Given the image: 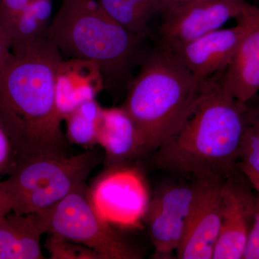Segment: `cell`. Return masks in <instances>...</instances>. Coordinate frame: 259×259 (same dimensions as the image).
Wrapping results in <instances>:
<instances>
[{
  "mask_svg": "<svg viewBox=\"0 0 259 259\" xmlns=\"http://www.w3.org/2000/svg\"><path fill=\"white\" fill-rule=\"evenodd\" d=\"M63 58L47 36L0 61V124L16 161L33 154L68 156L55 103L56 71Z\"/></svg>",
  "mask_w": 259,
  "mask_h": 259,
  "instance_id": "obj_1",
  "label": "cell"
},
{
  "mask_svg": "<svg viewBox=\"0 0 259 259\" xmlns=\"http://www.w3.org/2000/svg\"><path fill=\"white\" fill-rule=\"evenodd\" d=\"M222 72L204 83L198 105L178 131L155 150V168L226 179L239 159L248 104L237 101L221 84Z\"/></svg>",
  "mask_w": 259,
  "mask_h": 259,
  "instance_id": "obj_2",
  "label": "cell"
},
{
  "mask_svg": "<svg viewBox=\"0 0 259 259\" xmlns=\"http://www.w3.org/2000/svg\"><path fill=\"white\" fill-rule=\"evenodd\" d=\"M46 36L66 59L92 61L98 66L105 89L127 92L134 71L148 55V39L121 26L97 0H61Z\"/></svg>",
  "mask_w": 259,
  "mask_h": 259,
  "instance_id": "obj_3",
  "label": "cell"
},
{
  "mask_svg": "<svg viewBox=\"0 0 259 259\" xmlns=\"http://www.w3.org/2000/svg\"><path fill=\"white\" fill-rule=\"evenodd\" d=\"M199 81L171 51L155 45L130 83L122 108L137 130L146 153L176 134L198 105Z\"/></svg>",
  "mask_w": 259,
  "mask_h": 259,
  "instance_id": "obj_4",
  "label": "cell"
},
{
  "mask_svg": "<svg viewBox=\"0 0 259 259\" xmlns=\"http://www.w3.org/2000/svg\"><path fill=\"white\" fill-rule=\"evenodd\" d=\"M100 161V153L92 148L71 156L30 155L17 159L0 187L10 197L13 212H42L85 183Z\"/></svg>",
  "mask_w": 259,
  "mask_h": 259,
  "instance_id": "obj_5",
  "label": "cell"
},
{
  "mask_svg": "<svg viewBox=\"0 0 259 259\" xmlns=\"http://www.w3.org/2000/svg\"><path fill=\"white\" fill-rule=\"evenodd\" d=\"M36 214L44 233L88 247L101 259L140 258L115 228L97 214L85 183L51 208Z\"/></svg>",
  "mask_w": 259,
  "mask_h": 259,
  "instance_id": "obj_6",
  "label": "cell"
},
{
  "mask_svg": "<svg viewBox=\"0 0 259 259\" xmlns=\"http://www.w3.org/2000/svg\"><path fill=\"white\" fill-rule=\"evenodd\" d=\"M94 209L105 222L125 229L144 222L151 199L144 177L137 170L110 167L89 189Z\"/></svg>",
  "mask_w": 259,
  "mask_h": 259,
  "instance_id": "obj_7",
  "label": "cell"
},
{
  "mask_svg": "<svg viewBox=\"0 0 259 259\" xmlns=\"http://www.w3.org/2000/svg\"><path fill=\"white\" fill-rule=\"evenodd\" d=\"M246 0H190L162 10L156 45L172 51L218 30L241 14Z\"/></svg>",
  "mask_w": 259,
  "mask_h": 259,
  "instance_id": "obj_8",
  "label": "cell"
},
{
  "mask_svg": "<svg viewBox=\"0 0 259 259\" xmlns=\"http://www.w3.org/2000/svg\"><path fill=\"white\" fill-rule=\"evenodd\" d=\"M225 179L195 178L197 198L180 248V259H211L222 222V188Z\"/></svg>",
  "mask_w": 259,
  "mask_h": 259,
  "instance_id": "obj_9",
  "label": "cell"
},
{
  "mask_svg": "<svg viewBox=\"0 0 259 259\" xmlns=\"http://www.w3.org/2000/svg\"><path fill=\"white\" fill-rule=\"evenodd\" d=\"M248 30L246 23L237 21L236 26L218 29L169 51L202 82L226 69Z\"/></svg>",
  "mask_w": 259,
  "mask_h": 259,
  "instance_id": "obj_10",
  "label": "cell"
},
{
  "mask_svg": "<svg viewBox=\"0 0 259 259\" xmlns=\"http://www.w3.org/2000/svg\"><path fill=\"white\" fill-rule=\"evenodd\" d=\"M244 186L225 179L222 188V222L213 259H241L258 204Z\"/></svg>",
  "mask_w": 259,
  "mask_h": 259,
  "instance_id": "obj_11",
  "label": "cell"
},
{
  "mask_svg": "<svg viewBox=\"0 0 259 259\" xmlns=\"http://www.w3.org/2000/svg\"><path fill=\"white\" fill-rule=\"evenodd\" d=\"M105 89L97 65L79 59H63L56 71L55 103L63 120L84 102L95 100Z\"/></svg>",
  "mask_w": 259,
  "mask_h": 259,
  "instance_id": "obj_12",
  "label": "cell"
},
{
  "mask_svg": "<svg viewBox=\"0 0 259 259\" xmlns=\"http://www.w3.org/2000/svg\"><path fill=\"white\" fill-rule=\"evenodd\" d=\"M236 20L246 23L248 30L221 74V84L237 101L247 105L259 92V26L241 16Z\"/></svg>",
  "mask_w": 259,
  "mask_h": 259,
  "instance_id": "obj_13",
  "label": "cell"
},
{
  "mask_svg": "<svg viewBox=\"0 0 259 259\" xmlns=\"http://www.w3.org/2000/svg\"><path fill=\"white\" fill-rule=\"evenodd\" d=\"M97 144L105 151L109 168L146 153L134 122L122 107L103 108Z\"/></svg>",
  "mask_w": 259,
  "mask_h": 259,
  "instance_id": "obj_14",
  "label": "cell"
},
{
  "mask_svg": "<svg viewBox=\"0 0 259 259\" xmlns=\"http://www.w3.org/2000/svg\"><path fill=\"white\" fill-rule=\"evenodd\" d=\"M42 234L36 213H8L0 218V259L44 258Z\"/></svg>",
  "mask_w": 259,
  "mask_h": 259,
  "instance_id": "obj_15",
  "label": "cell"
},
{
  "mask_svg": "<svg viewBox=\"0 0 259 259\" xmlns=\"http://www.w3.org/2000/svg\"><path fill=\"white\" fill-rule=\"evenodd\" d=\"M52 11L51 0H30L28 6L7 32L11 51L23 49L45 36Z\"/></svg>",
  "mask_w": 259,
  "mask_h": 259,
  "instance_id": "obj_16",
  "label": "cell"
},
{
  "mask_svg": "<svg viewBox=\"0 0 259 259\" xmlns=\"http://www.w3.org/2000/svg\"><path fill=\"white\" fill-rule=\"evenodd\" d=\"M156 255L168 256L180 248L187 228V221L148 205L144 221Z\"/></svg>",
  "mask_w": 259,
  "mask_h": 259,
  "instance_id": "obj_17",
  "label": "cell"
},
{
  "mask_svg": "<svg viewBox=\"0 0 259 259\" xmlns=\"http://www.w3.org/2000/svg\"><path fill=\"white\" fill-rule=\"evenodd\" d=\"M102 111L96 100H93L81 104L68 115L64 120L68 141L88 149L97 145Z\"/></svg>",
  "mask_w": 259,
  "mask_h": 259,
  "instance_id": "obj_18",
  "label": "cell"
},
{
  "mask_svg": "<svg viewBox=\"0 0 259 259\" xmlns=\"http://www.w3.org/2000/svg\"><path fill=\"white\" fill-rule=\"evenodd\" d=\"M109 16L134 33L152 38L149 21L154 14L134 0H97Z\"/></svg>",
  "mask_w": 259,
  "mask_h": 259,
  "instance_id": "obj_19",
  "label": "cell"
},
{
  "mask_svg": "<svg viewBox=\"0 0 259 259\" xmlns=\"http://www.w3.org/2000/svg\"><path fill=\"white\" fill-rule=\"evenodd\" d=\"M196 182L192 185L171 184L159 188L149 206L181 219L188 221L197 198Z\"/></svg>",
  "mask_w": 259,
  "mask_h": 259,
  "instance_id": "obj_20",
  "label": "cell"
},
{
  "mask_svg": "<svg viewBox=\"0 0 259 259\" xmlns=\"http://www.w3.org/2000/svg\"><path fill=\"white\" fill-rule=\"evenodd\" d=\"M238 163L247 180L259 181V105L247 110Z\"/></svg>",
  "mask_w": 259,
  "mask_h": 259,
  "instance_id": "obj_21",
  "label": "cell"
},
{
  "mask_svg": "<svg viewBox=\"0 0 259 259\" xmlns=\"http://www.w3.org/2000/svg\"><path fill=\"white\" fill-rule=\"evenodd\" d=\"M50 235L46 247L53 259H101L97 252L88 247Z\"/></svg>",
  "mask_w": 259,
  "mask_h": 259,
  "instance_id": "obj_22",
  "label": "cell"
},
{
  "mask_svg": "<svg viewBox=\"0 0 259 259\" xmlns=\"http://www.w3.org/2000/svg\"><path fill=\"white\" fill-rule=\"evenodd\" d=\"M30 1V0H0V28L6 35L13 24L23 14Z\"/></svg>",
  "mask_w": 259,
  "mask_h": 259,
  "instance_id": "obj_23",
  "label": "cell"
},
{
  "mask_svg": "<svg viewBox=\"0 0 259 259\" xmlns=\"http://www.w3.org/2000/svg\"><path fill=\"white\" fill-rule=\"evenodd\" d=\"M16 162V156L11 141L0 124V178L8 176Z\"/></svg>",
  "mask_w": 259,
  "mask_h": 259,
  "instance_id": "obj_24",
  "label": "cell"
},
{
  "mask_svg": "<svg viewBox=\"0 0 259 259\" xmlns=\"http://www.w3.org/2000/svg\"><path fill=\"white\" fill-rule=\"evenodd\" d=\"M243 259H259V204L248 231Z\"/></svg>",
  "mask_w": 259,
  "mask_h": 259,
  "instance_id": "obj_25",
  "label": "cell"
},
{
  "mask_svg": "<svg viewBox=\"0 0 259 259\" xmlns=\"http://www.w3.org/2000/svg\"><path fill=\"white\" fill-rule=\"evenodd\" d=\"M238 16L243 17L247 20H250L252 23L259 26V8L248 3H245L243 10H242L241 14Z\"/></svg>",
  "mask_w": 259,
  "mask_h": 259,
  "instance_id": "obj_26",
  "label": "cell"
},
{
  "mask_svg": "<svg viewBox=\"0 0 259 259\" xmlns=\"http://www.w3.org/2000/svg\"><path fill=\"white\" fill-rule=\"evenodd\" d=\"M13 211V204L8 194L0 187V218Z\"/></svg>",
  "mask_w": 259,
  "mask_h": 259,
  "instance_id": "obj_27",
  "label": "cell"
},
{
  "mask_svg": "<svg viewBox=\"0 0 259 259\" xmlns=\"http://www.w3.org/2000/svg\"><path fill=\"white\" fill-rule=\"evenodd\" d=\"M11 52V44L10 39L0 28V61L9 55Z\"/></svg>",
  "mask_w": 259,
  "mask_h": 259,
  "instance_id": "obj_28",
  "label": "cell"
},
{
  "mask_svg": "<svg viewBox=\"0 0 259 259\" xmlns=\"http://www.w3.org/2000/svg\"><path fill=\"white\" fill-rule=\"evenodd\" d=\"M134 1L143 5L150 11L152 12L154 15L161 13L162 6L160 0H134Z\"/></svg>",
  "mask_w": 259,
  "mask_h": 259,
  "instance_id": "obj_29",
  "label": "cell"
},
{
  "mask_svg": "<svg viewBox=\"0 0 259 259\" xmlns=\"http://www.w3.org/2000/svg\"><path fill=\"white\" fill-rule=\"evenodd\" d=\"M249 182L251 184L252 187H253L259 194V181H251V182Z\"/></svg>",
  "mask_w": 259,
  "mask_h": 259,
  "instance_id": "obj_30",
  "label": "cell"
}]
</instances>
